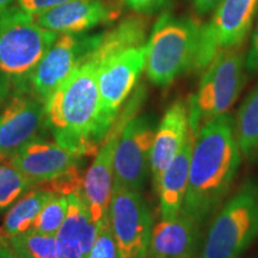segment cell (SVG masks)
Returning <instances> with one entry per match:
<instances>
[{
	"label": "cell",
	"instance_id": "44dd1931",
	"mask_svg": "<svg viewBox=\"0 0 258 258\" xmlns=\"http://www.w3.org/2000/svg\"><path fill=\"white\" fill-rule=\"evenodd\" d=\"M53 192L46 189L34 190L16 202L6 214L3 230L9 237L31 230L37 215L51 198Z\"/></svg>",
	"mask_w": 258,
	"mask_h": 258
},
{
	"label": "cell",
	"instance_id": "83f0119b",
	"mask_svg": "<svg viewBox=\"0 0 258 258\" xmlns=\"http://www.w3.org/2000/svg\"><path fill=\"white\" fill-rule=\"evenodd\" d=\"M124 4L138 14H152L159 10L166 0H123Z\"/></svg>",
	"mask_w": 258,
	"mask_h": 258
},
{
	"label": "cell",
	"instance_id": "cb8c5ba5",
	"mask_svg": "<svg viewBox=\"0 0 258 258\" xmlns=\"http://www.w3.org/2000/svg\"><path fill=\"white\" fill-rule=\"evenodd\" d=\"M69 211V199L66 195L53 192L51 198L43 206L32 225L31 230L40 233L55 235L60 230Z\"/></svg>",
	"mask_w": 258,
	"mask_h": 258
},
{
	"label": "cell",
	"instance_id": "8fae6325",
	"mask_svg": "<svg viewBox=\"0 0 258 258\" xmlns=\"http://www.w3.org/2000/svg\"><path fill=\"white\" fill-rule=\"evenodd\" d=\"M101 34L83 36L80 34H60L29 76L31 91L46 101L69 78L98 43Z\"/></svg>",
	"mask_w": 258,
	"mask_h": 258
},
{
	"label": "cell",
	"instance_id": "f546056e",
	"mask_svg": "<svg viewBox=\"0 0 258 258\" xmlns=\"http://www.w3.org/2000/svg\"><path fill=\"white\" fill-rule=\"evenodd\" d=\"M222 0H191V4L200 16L209 15L214 12Z\"/></svg>",
	"mask_w": 258,
	"mask_h": 258
},
{
	"label": "cell",
	"instance_id": "8992f818",
	"mask_svg": "<svg viewBox=\"0 0 258 258\" xmlns=\"http://www.w3.org/2000/svg\"><path fill=\"white\" fill-rule=\"evenodd\" d=\"M56 38V32L42 28L30 12L11 6L0 15V73L29 79Z\"/></svg>",
	"mask_w": 258,
	"mask_h": 258
},
{
	"label": "cell",
	"instance_id": "1f68e13d",
	"mask_svg": "<svg viewBox=\"0 0 258 258\" xmlns=\"http://www.w3.org/2000/svg\"><path fill=\"white\" fill-rule=\"evenodd\" d=\"M10 78L4 76L3 73H0V106L3 103L5 102V99L8 98L9 91H10Z\"/></svg>",
	"mask_w": 258,
	"mask_h": 258
},
{
	"label": "cell",
	"instance_id": "7a4b0ae2",
	"mask_svg": "<svg viewBox=\"0 0 258 258\" xmlns=\"http://www.w3.org/2000/svg\"><path fill=\"white\" fill-rule=\"evenodd\" d=\"M97 69L84 61L46 101L47 127L55 143L82 157L97 153L115 123L102 110Z\"/></svg>",
	"mask_w": 258,
	"mask_h": 258
},
{
	"label": "cell",
	"instance_id": "30bf717a",
	"mask_svg": "<svg viewBox=\"0 0 258 258\" xmlns=\"http://www.w3.org/2000/svg\"><path fill=\"white\" fill-rule=\"evenodd\" d=\"M258 0H222L207 24L202 25L195 70H205L222 49L238 48L249 34Z\"/></svg>",
	"mask_w": 258,
	"mask_h": 258
},
{
	"label": "cell",
	"instance_id": "4fadbf2b",
	"mask_svg": "<svg viewBox=\"0 0 258 258\" xmlns=\"http://www.w3.org/2000/svg\"><path fill=\"white\" fill-rule=\"evenodd\" d=\"M146 63V43L115 54L98 64L99 97L102 110L115 122L122 104L133 91Z\"/></svg>",
	"mask_w": 258,
	"mask_h": 258
},
{
	"label": "cell",
	"instance_id": "2e32d148",
	"mask_svg": "<svg viewBox=\"0 0 258 258\" xmlns=\"http://www.w3.org/2000/svg\"><path fill=\"white\" fill-rule=\"evenodd\" d=\"M191 133L188 103L178 99L173 102L157 125L151 152V173L154 186L159 182L161 173L182 148Z\"/></svg>",
	"mask_w": 258,
	"mask_h": 258
},
{
	"label": "cell",
	"instance_id": "7402d4cb",
	"mask_svg": "<svg viewBox=\"0 0 258 258\" xmlns=\"http://www.w3.org/2000/svg\"><path fill=\"white\" fill-rule=\"evenodd\" d=\"M234 121L241 156L253 159L258 154V85L240 105Z\"/></svg>",
	"mask_w": 258,
	"mask_h": 258
},
{
	"label": "cell",
	"instance_id": "3957f363",
	"mask_svg": "<svg viewBox=\"0 0 258 258\" xmlns=\"http://www.w3.org/2000/svg\"><path fill=\"white\" fill-rule=\"evenodd\" d=\"M202 25L190 17L163 15L146 43L145 70L154 85L167 86L196 69Z\"/></svg>",
	"mask_w": 258,
	"mask_h": 258
},
{
	"label": "cell",
	"instance_id": "603a6c76",
	"mask_svg": "<svg viewBox=\"0 0 258 258\" xmlns=\"http://www.w3.org/2000/svg\"><path fill=\"white\" fill-rule=\"evenodd\" d=\"M10 243L21 258H59L55 235L29 230L10 237Z\"/></svg>",
	"mask_w": 258,
	"mask_h": 258
},
{
	"label": "cell",
	"instance_id": "277c9868",
	"mask_svg": "<svg viewBox=\"0 0 258 258\" xmlns=\"http://www.w3.org/2000/svg\"><path fill=\"white\" fill-rule=\"evenodd\" d=\"M258 238V179H247L212 219L199 258H239Z\"/></svg>",
	"mask_w": 258,
	"mask_h": 258
},
{
	"label": "cell",
	"instance_id": "ac0fdd59",
	"mask_svg": "<svg viewBox=\"0 0 258 258\" xmlns=\"http://www.w3.org/2000/svg\"><path fill=\"white\" fill-rule=\"evenodd\" d=\"M67 199L66 219L55 234L57 253L59 258H86L98 234L99 226L90 217L82 190L70 194Z\"/></svg>",
	"mask_w": 258,
	"mask_h": 258
},
{
	"label": "cell",
	"instance_id": "d6986e66",
	"mask_svg": "<svg viewBox=\"0 0 258 258\" xmlns=\"http://www.w3.org/2000/svg\"><path fill=\"white\" fill-rule=\"evenodd\" d=\"M195 135L190 133L182 148L161 173L156 189L159 198L161 219L178 217L188 190L190 159H191Z\"/></svg>",
	"mask_w": 258,
	"mask_h": 258
},
{
	"label": "cell",
	"instance_id": "9c48e42d",
	"mask_svg": "<svg viewBox=\"0 0 258 258\" xmlns=\"http://www.w3.org/2000/svg\"><path fill=\"white\" fill-rule=\"evenodd\" d=\"M109 221L118 258H146L153 225L150 208L140 191L114 188Z\"/></svg>",
	"mask_w": 258,
	"mask_h": 258
},
{
	"label": "cell",
	"instance_id": "f1b7e54d",
	"mask_svg": "<svg viewBox=\"0 0 258 258\" xmlns=\"http://www.w3.org/2000/svg\"><path fill=\"white\" fill-rule=\"evenodd\" d=\"M245 69L249 73L258 72V21L254 28L252 37H251L250 49L245 57Z\"/></svg>",
	"mask_w": 258,
	"mask_h": 258
},
{
	"label": "cell",
	"instance_id": "6da1fadb",
	"mask_svg": "<svg viewBox=\"0 0 258 258\" xmlns=\"http://www.w3.org/2000/svg\"><path fill=\"white\" fill-rule=\"evenodd\" d=\"M240 161L234 117L226 112L203 124L194 140L188 190L180 212L205 226L225 201Z\"/></svg>",
	"mask_w": 258,
	"mask_h": 258
},
{
	"label": "cell",
	"instance_id": "7c38bea8",
	"mask_svg": "<svg viewBox=\"0 0 258 258\" xmlns=\"http://www.w3.org/2000/svg\"><path fill=\"white\" fill-rule=\"evenodd\" d=\"M46 103L34 92L15 93L0 110V158L15 156L31 141L43 139Z\"/></svg>",
	"mask_w": 258,
	"mask_h": 258
},
{
	"label": "cell",
	"instance_id": "5b68a950",
	"mask_svg": "<svg viewBox=\"0 0 258 258\" xmlns=\"http://www.w3.org/2000/svg\"><path fill=\"white\" fill-rule=\"evenodd\" d=\"M245 71V57L238 48L222 49L213 59L198 92L188 102L190 131L194 135L234 104L244 86Z\"/></svg>",
	"mask_w": 258,
	"mask_h": 258
},
{
	"label": "cell",
	"instance_id": "ba28073f",
	"mask_svg": "<svg viewBox=\"0 0 258 258\" xmlns=\"http://www.w3.org/2000/svg\"><path fill=\"white\" fill-rule=\"evenodd\" d=\"M157 131L156 117L135 115L125 123L114 157V188L141 191L151 172V152Z\"/></svg>",
	"mask_w": 258,
	"mask_h": 258
},
{
	"label": "cell",
	"instance_id": "d4e9b609",
	"mask_svg": "<svg viewBox=\"0 0 258 258\" xmlns=\"http://www.w3.org/2000/svg\"><path fill=\"white\" fill-rule=\"evenodd\" d=\"M34 183L12 166H0V209L10 207Z\"/></svg>",
	"mask_w": 258,
	"mask_h": 258
},
{
	"label": "cell",
	"instance_id": "5bb4252c",
	"mask_svg": "<svg viewBox=\"0 0 258 258\" xmlns=\"http://www.w3.org/2000/svg\"><path fill=\"white\" fill-rule=\"evenodd\" d=\"M82 156L44 139L31 141L10 159L11 166L32 183H43L79 169Z\"/></svg>",
	"mask_w": 258,
	"mask_h": 258
},
{
	"label": "cell",
	"instance_id": "52a82bcc",
	"mask_svg": "<svg viewBox=\"0 0 258 258\" xmlns=\"http://www.w3.org/2000/svg\"><path fill=\"white\" fill-rule=\"evenodd\" d=\"M144 98V90L140 88L125 105L124 110L120 111L102 146L97 151L95 160L84 177L82 190L84 201L86 203L92 221L98 226H101L109 215V207L115 184L114 157L118 139L125 123L137 115Z\"/></svg>",
	"mask_w": 258,
	"mask_h": 258
},
{
	"label": "cell",
	"instance_id": "ffe728a7",
	"mask_svg": "<svg viewBox=\"0 0 258 258\" xmlns=\"http://www.w3.org/2000/svg\"><path fill=\"white\" fill-rule=\"evenodd\" d=\"M146 22L140 17H129L111 30L101 34L98 43L84 61H92L97 66L108 57L129 48L145 44Z\"/></svg>",
	"mask_w": 258,
	"mask_h": 258
},
{
	"label": "cell",
	"instance_id": "484cf974",
	"mask_svg": "<svg viewBox=\"0 0 258 258\" xmlns=\"http://www.w3.org/2000/svg\"><path fill=\"white\" fill-rule=\"evenodd\" d=\"M86 258H118L117 245L112 234L109 215L99 226L98 234Z\"/></svg>",
	"mask_w": 258,
	"mask_h": 258
},
{
	"label": "cell",
	"instance_id": "4316f807",
	"mask_svg": "<svg viewBox=\"0 0 258 258\" xmlns=\"http://www.w3.org/2000/svg\"><path fill=\"white\" fill-rule=\"evenodd\" d=\"M72 0H17L18 6L32 15L41 14L47 10L56 8Z\"/></svg>",
	"mask_w": 258,
	"mask_h": 258
},
{
	"label": "cell",
	"instance_id": "836d02e7",
	"mask_svg": "<svg viewBox=\"0 0 258 258\" xmlns=\"http://www.w3.org/2000/svg\"><path fill=\"white\" fill-rule=\"evenodd\" d=\"M256 258H258V257H256Z\"/></svg>",
	"mask_w": 258,
	"mask_h": 258
},
{
	"label": "cell",
	"instance_id": "e0dca14e",
	"mask_svg": "<svg viewBox=\"0 0 258 258\" xmlns=\"http://www.w3.org/2000/svg\"><path fill=\"white\" fill-rule=\"evenodd\" d=\"M35 19L46 30L59 34H82L115 17L103 0H72L41 14Z\"/></svg>",
	"mask_w": 258,
	"mask_h": 258
},
{
	"label": "cell",
	"instance_id": "d6a6232c",
	"mask_svg": "<svg viewBox=\"0 0 258 258\" xmlns=\"http://www.w3.org/2000/svg\"><path fill=\"white\" fill-rule=\"evenodd\" d=\"M15 2H17V0H0V15L4 14L6 10L11 8Z\"/></svg>",
	"mask_w": 258,
	"mask_h": 258
},
{
	"label": "cell",
	"instance_id": "4dcf8cb0",
	"mask_svg": "<svg viewBox=\"0 0 258 258\" xmlns=\"http://www.w3.org/2000/svg\"><path fill=\"white\" fill-rule=\"evenodd\" d=\"M0 258H21L10 243V237L0 228Z\"/></svg>",
	"mask_w": 258,
	"mask_h": 258
},
{
	"label": "cell",
	"instance_id": "9a60e30c",
	"mask_svg": "<svg viewBox=\"0 0 258 258\" xmlns=\"http://www.w3.org/2000/svg\"><path fill=\"white\" fill-rule=\"evenodd\" d=\"M202 228L183 212L173 219H161L152 228L146 258H196Z\"/></svg>",
	"mask_w": 258,
	"mask_h": 258
}]
</instances>
